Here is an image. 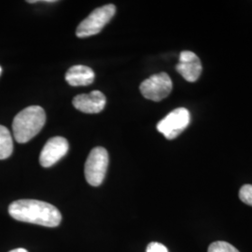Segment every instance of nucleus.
Wrapping results in <instances>:
<instances>
[{
	"mask_svg": "<svg viewBox=\"0 0 252 252\" xmlns=\"http://www.w3.org/2000/svg\"><path fill=\"white\" fill-rule=\"evenodd\" d=\"M9 213L19 221L51 228L59 225L62 220V215L56 207L34 199H22L11 203Z\"/></svg>",
	"mask_w": 252,
	"mask_h": 252,
	"instance_id": "f257e3e1",
	"label": "nucleus"
},
{
	"mask_svg": "<svg viewBox=\"0 0 252 252\" xmlns=\"http://www.w3.org/2000/svg\"><path fill=\"white\" fill-rule=\"evenodd\" d=\"M45 122V111L41 107L31 106L23 109L12 124L15 140L21 144L27 143L41 131Z\"/></svg>",
	"mask_w": 252,
	"mask_h": 252,
	"instance_id": "f03ea898",
	"label": "nucleus"
},
{
	"mask_svg": "<svg viewBox=\"0 0 252 252\" xmlns=\"http://www.w3.org/2000/svg\"><path fill=\"white\" fill-rule=\"evenodd\" d=\"M115 13L116 7L113 4H108L94 9L87 18L84 19L79 25L76 35L78 37H88L98 34L113 18Z\"/></svg>",
	"mask_w": 252,
	"mask_h": 252,
	"instance_id": "7ed1b4c3",
	"label": "nucleus"
},
{
	"mask_svg": "<svg viewBox=\"0 0 252 252\" xmlns=\"http://www.w3.org/2000/svg\"><path fill=\"white\" fill-rule=\"evenodd\" d=\"M108 166V153L106 149L96 147L91 151L85 162L84 174L87 182L94 187L102 184Z\"/></svg>",
	"mask_w": 252,
	"mask_h": 252,
	"instance_id": "20e7f679",
	"label": "nucleus"
},
{
	"mask_svg": "<svg viewBox=\"0 0 252 252\" xmlns=\"http://www.w3.org/2000/svg\"><path fill=\"white\" fill-rule=\"evenodd\" d=\"M189 122L190 114L187 108H176L158 123L157 130L166 139L171 140L178 137L188 127Z\"/></svg>",
	"mask_w": 252,
	"mask_h": 252,
	"instance_id": "39448f33",
	"label": "nucleus"
},
{
	"mask_svg": "<svg viewBox=\"0 0 252 252\" xmlns=\"http://www.w3.org/2000/svg\"><path fill=\"white\" fill-rule=\"evenodd\" d=\"M173 88V83L168 74H155L145 80L139 86L142 95L147 99L159 102L166 98Z\"/></svg>",
	"mask_w": 252,
	"mask_h": 252,
	"instance_id": "423d86ee",
	"label": "nucleus"
},
{
	"mask_svg": "<svg viewBox=\"0 0 252 252\" xmlns=\"http://www.w3.org/2000/svg\"><path fill=\"white\" fill-rule=\"evenodd\" d=\"M68 149L69 145L64 137L54 136L50 138L40 153L39 162L41 166L46 168L53 166L65 156Z\"/></svg>",
	"mask_w": 252,
	"mask_h": 252,
	"instance_id": "0eeeda50",
	"label": "nucleus"
},
{
	"mask_svg": "<svg viewBox=\"0 0 252 252\" xmlns=\"http://www.w3.org/2000/svg\"><path fill=\"white\" fill-rule=\"evenodd\" d=\"M185 81L194 82L202 74V63L198 56L190 51H183L180 53V62L176 66Z\"/></svg>",
	"mask_w": 252,
	"mask_h": 252,
	"instance_id": "6e6552de",
	"label": "nucleus"
},
{
	"mask_svg": "<svg viewBox=\"0 0 252 252\" xmlns=\"http://www.w3.org/2000/svg\"><path fill=\"white\" fill-rule=\"evenodd\" d=\"M106 96L99 91H93L90 94H83L74 97L73 106L81 112L96 114L106 106Z\"/></svg>",
	"mask_w": 252,
	"mask_h": 252,
	"instance_id": "1a4fd4ad",
	"label": "nucleus"
},
{
	"mask_svg": "<svg viewBox=\"0 0 252 252\" xmlns=\"http://www.w3.org/2000/svg\"><path fill=\"white\" fill-rule=\"evenodd\" d=\"M65 81L71 86H88L94 81V72L86 65H73L65 74Z\"/></svg>",
	"mask_w": 252,
	"mask_h": 252,
	"instance_id": "9d476101",
	"label": "nucleus"
},
{
	"mask_svg": "<svg viewBox=\"0 0 252 252\" xmlns=\"http://www.w3.org/2000/svg\"><path fill=\"white\" fill-rule=\"evenodd\" d=\"M13 152V141L9 129L0 126V160L9 158Z\"/></svg>",
	"mask_w": 252,
	"mask_h": 252,
	"instance_id": "9b49d317",
	"label": "nucleus"
},
{
	"mask_svg": "<svg viewBox=\"0 0 252 252\" xmlns=\"http://www.w3.org/2000/svg\"><path fill=\"white\" fill-rule=\"evenodd\" d=\"M207 252H240L235 247L224 241H217L210 244Z\"/></svg>",
	"mask_w": 252,
	"mask_h": 252,
	"instance_id": "f8f14e48",
	"label": "nucleus"
},
{
	"mask_svg": "<svg viewBox=\"0 0 252 252\" xmlns=\"http://www.w3.org/2000/svg\"><path fill=\"white\" fill-rule=\"evenodd\" d=\"M239 198L245 203L252 207V185L246 184L239 190Z\"/></svg>",
	"mask_w": 252,
	"mask_h": 252,
	"instance_id": "ddd939ff",
	"label": "nucleus"
},
{
	"mask_svg": "<svg viewBox=\"0 0 252 252\" xmlns=\"http://www.w3.org/2000/svg\"><path fill=\"white\" fill-rule=\"evenodd\" d=\"M146 252H168V250L162 244L152 242L148 245Z\"/></svg>",
	"mask_w": 252,
	"mask_h": 252,
	"instance_id": "4468645a",
	"label": "nucleus"
},
{
	"mask_svg": "<svg viewBox=\"0 0 252 252\" xmlns=\"http://www.w3.org/2000/svg\"><path fill=\"white\" fill-rule=\"evenodd\" d=\"M9 252H28L27 250L25 249H16V250H13V251H10Z\"/></svg>",
	"mask_w": 252,
	"mask_h": 252,
	"instance_id": "2eb2a0df",
	"label": "nucleus"
},
{
	"mask_svg": "<svg viewBox=\"0 0 252 252\" xmlns=\"http://www.w3.org/2000/svg\"><path fill=\"white\" fill-rule=\"evenodd\" d=\"M1 73H2V67L0 66V76H1Z\"/></svg>",
	"mask_w": 252,
	"mask_h": 252,
	"instance_id": "dca6fc26",
	"label": "nucleus"
}]
</instances>
